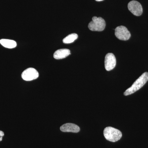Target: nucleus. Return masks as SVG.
Segmentation results:
<instances>
[{"instance_id": "f257e3e1", "label": "nucleus", "mask_w": 148, "mask_h": 148, "mask_svg": "<svg viewBox=\"0 0 148 148\" xmlns=\"http://www.w3.org/2000/svg\"><path fill=\"white\" fill-rule=\"evenodd\" d=\"M148 80V73L145 72L136 80L131 87L127 88L124 92L125 96L131 95L143 87Z\"/></svg>"}, {"instance_id": "f03ea898", "label": "nucleus", "mask_w": 148, "mask_h": 148, "mask_svg": "<svg viewBox=\"0 0 148 148\" xmlns=\"http://www.w3.org/2000/svg\"><path fill=\"white\" fill-rule=\"evenodd\" d=\"M103 134L106 140L112 142L119 141L122 136L121 132L119 130L112 127L105 128Z\"/></svg>"}, {"instance_id": "7ed1b4c3", "label": "nucleus", "mask_w": 148, "mask_h": 148, "mask_svg": "<svg viewBox=\"0 0 148 148\" xmlns=\"http://www.w3.org/2000/svg\"><path fill=\"white\" fill-rule=\"evenodd\" d=\"M106 26V21L103 18L95 16L92 17V21L88 24V27L92 31L102 32L105 29Z\"/></svg>"}, {"instance_id": "20e7f679", "label": "nucleus", "mask_w": 148, "mask_h": 148, "mask_svg": "<svg viewBox=\"0 0 148 148\" xmlns=\"http://www.w3.org/2000/svg\"><path fill=\"white\" fill-rule=\"evenodd\" d=\"M115 35L117 38L121 40H127L131 36L130 32L126 27L123 26H119L116 28Z\"/></svg>"}, {"instance_id": "39448f33", "label": "nucleus", "mask_w": 148, "mask_h": 148, "mask_svg": "<svg viewBox=\"0 0 148 148\" xmlns=\"http://www.w3.org/2000/svg\"><path fill=\"white\" fill-rule=\"evenodd\" d=\"M38 77V72L36 69L32 68L26 69L21 74V77L26 81H31L36 79Z\"/></svg>"}, {"instance_id": "423d86ee", "label": "nucleus", "mask_w": 148, "mask_h": 148, "mask_svg": "<svg viewBox=\"0 0 148 148\" xmlns=\"http://www.w3.org/2000/svg\"><path fill=\"white\" fill-rule=\"evenodd\" d=\"M128 10L135 16H140L143 12L142 6L137 1H132L128 4Z\"/></svg>"}, {"instance_id": "0eeeda50", "label": "nucleus", "mask_w": 148, "mask_h": 148, "mask_svg": "<svg viewBox=\"0 0 148 148\" xmlns=\"http://www.w3.org/2000/svg\"><path fill=\"white\" fill-rule=\"evenodd\" d=\"M116 65V58L112 53H108L106 56L105 60V69L107 71L113 69Z\"/></svg>"}, {"instance_id": "6e6552de", "label": "nucleus", "mask_w": 148, "mask_h": 148, "mask_svg": "<svg viewBox=\"0 0 148 148\" xmlns=\"http://www.w3.org/2000/svg\"><path fill=\"white\" fill-rule=\"evenodd\" d=\"M60 130L63 132H71L77 133L80 131V128L77 125L72 123H67L60 127Z\"/></svg>"}, {"instance_id": "1a4fd4ad", "label": "nucleus", "mask_w": 148, "mask_h": 148, "mask_svg": "<svg viewBox=\"0 0 148 148\" xmlns=\"http://www.w3.org/2000/svg\"><path fill=\"white\" fill-rule=\"evenodd\" d=\"M71 54V51L67 49H58L53 53V58L56 59H63Z\"/></svg>"}, {"instance_id": "9d476101", "label": "nucleus", "mask_w": 148, "mask_h": 148, "mask_svg": "<svg viewBox=\"0 0 148 148\" xmlns=\"http://www.w3.org/2000/svg\"><path fill=\"white\" fill-rule=\"evenodd\" d=\"M0 43L4 47L9 49H12L16 47V42L13 40L3 39L0 40Z\"/></svg>"}, {"instance_id": "9b49d317", "label": "nucleus", "mask_w": 148, "mask_h": 148, "mask_svg": "<svg viewBox=\"0 0 148 148\" xmlns=\"http://www.w3.org/2000/svg\"><path fill=\"white\" fill-rule=\"evenodd\" d=\"M78 37V36L76 34H71L64 38L63 40V42L65 44L71 43L74 42L76 40H77Z\"/></svg>"}, {"instance_id": "f8f14e48", "label": "nucleus", "mask_w": 148, "mask_h": 148, "mask_svg": "<svg viewBox=\"0 0 148 148\" xmlns=\"http://www.w3.org/2000/svg\"><path fill=\"white\" fill-rule=\"evenodd\" d=\"M4 135V133L3 132V131H1L0 130V142L1 141L3 140V136Z\"/></svg>"}, {"instance_id": "ddd939ff", "label": "nucleus", "mask_w": 148, "mask_h": 148, "mask_svg": "<svg viewBox=\"0 0 148 148\" xmlns=\"http://www.w3.org/2000/svg\"><path fill=\"white\" fill-rule=\"evenodd\" d=\"M97 1H103V0H95Z\"/></svg>"}]
</instances>
